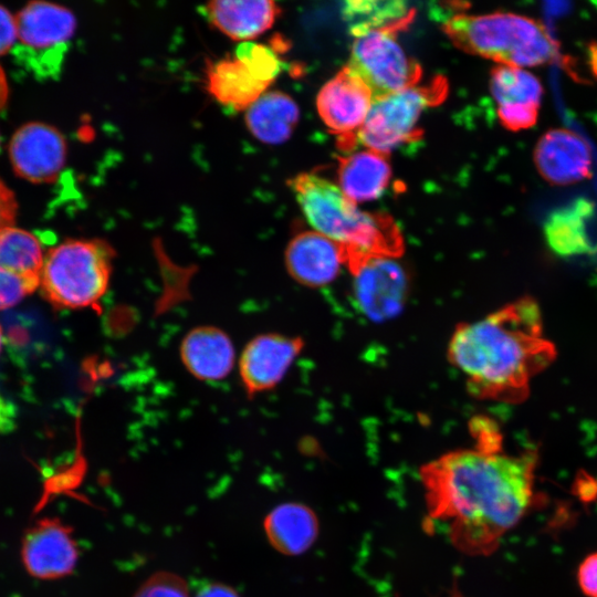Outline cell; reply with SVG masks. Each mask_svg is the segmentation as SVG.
<instances>
[{"mask_svg": "<svg viewBox=\"0 0 597 597\" xmlns=\"http://www.w3.org/2000/svg\"><path fill=\"white\" fill-rule=\"evenodd\" d=\"M536 453L481 448L448 451L423 463L427 524L444 525L450 543L470 556H488L525 515L534 495Z\"/></svg>", "mask_w": 597, "mask_h": 597, "instance_id": "obj_1", "label": "cell"}, {"mask_svg": "<svg viewBox=\"0 0 597 597\" xmlns=\"http://www.w3.org/2000/svg\"><path fill=\"white\" fill-rule=\"evenodd\" d=\"M447 357L472 397L519 404L532 379L554 362L556 349L544 336L537 302L523 296L481 320L458 324Z\"/></svg>", "mask_w": 597, "mask_h": 597, "instance_id": "obj_2", "label": "cell"}, {"mask_svg": "<svg viewBox=\"0 0 597 597\" xmlns=\"http://www.w3.org/2000/svg\"><path fill=\"white\" fill-rule=\"evenodd\" d=\"M287 184L313 229L339 245L350 274L369 259L402 254L401 231L388 213L359 210L341 188L312 172Z\"/></svg>", "mask_w": 597, "mask_h": 597, "instance_id": "obj_3", "label": "cell"}, {"mask_svg": "<svg viewBox=\"0 0 597 597\" xmlns=\"http://www.w3.org/2000/svg\"><path fill=\"white\" fill-rule=\"evenodd\" d=\"M443 30L460 50L514 67L552 62L558 46L538 20L512 12L457 14Z\"/></svg>", "mask_w": 597, "mask_h": 597, "instance_id": "obj_4", "label": "cell"}, {"mask_svg": "<svg viewBox=\"0 0 597 597\" xmlns=\"http://www.w3.org/2000/svg\"><path fill=\"white\" fill-rule=\"evenodd\" d=\"M114 258L106 240H65L45 254L42 295L56 308L97 306L108 290Z\"/></svg>", "mask_w": 597, "mask_h": 597, "instance_id": "obj_5", "label": "cell"}, {"mask_svg": "<svg viewBox=\"0 0 597 597\" xmlns=\"http://www.w3.org/2000/svg\"><path fill=\"white\" fill-rule=\"evenodd\" d=\"M11 53L38 80H56L70 49L76 20L72 11L44 1L28 3L17 15Z\"/></svg>", "mask_w": 597, "mask_h": 597, "instance_id": "obj_6", "label": "cell"}, {"mask_svg": "<svg viewBox=\"0 0 597 597\" xmlns=\"http://www.w3.org/2000/svg\"><path fill=\"white\" fill-rule=\"evenodd\" d=\"M448 83L441 75L430 82L406 88L373 102L360 128L353 136V145L386 154L394 148L420 138L417 126L422 113L439 105L447 96Z\"/></svg>", "mask_w": 597, "mask_h": 597, "instance_id": "obj_7", "label": "cell"}, {"mask_svg": "<svg viewBox=\"0 0 597 597\" xmlns=\"http://www.w3.org/2000/svg\"><path fill=\"white\" fill-rule=\"evenodd\" d=\"M396 29L369 31L353 43L349 67L370 90L373 102L417 85L418 62L397 41Z\"/></svg>", "mask_w": 597, "mask_h": 597, "instance_id": "obj_8", "label": "cell"}, {"mask_svg": "<svg viewBox=\"0 0 597 597\" xmlns=\"http://www.w3.org/2000/svg\"><path fill=\"white\" fill-rule=\"evenodd\" d=\"M358 308L374 322L397 316L409 293V275L394 258H373L353 275Z\"/></svg>", "mask_w": 597, "mask_h": 597, "instance_id": "obj_9", "label": "cell"}, {"mask_svg": "<svg viewBox=\"0 0 597 597\" xmlns=\"http://www.w3.org/2000/svg\"><path fill=\"white\" fill-rule=\"evenodd\" d=\"M21 557L31 576L59 579L73 573L78 561V546L71 527L59 519L45 517L24 534Z\"/></svg>", "mask_w": 597, "mask_h": 597, "instance_id": "obj_10", "label": "cell"}, {"mask_svg": "<svg viewBox=\"0 0 597 597\" xmlns=\"http://www.w3.org/2000/svg\"><path fill=\"white\" fill-rule=\"evenodd\" d=\"M305 346L300 336L279 333L261 334L244 347L239 359V374L248 396L273 389Z\"/></svg>", "mask_w": 597, "mask_h": 597, "instance_id": "obj_11", "label": "cell"}, {"mask_svg": "<svg viewBox=\"0 0 597 597\" xmlns=\"http://www.w3.org/2000/svg\"><path fill=\"white\" fill-rule=\"evenodd\" d=\"M9 154L13 170L29 181H54L66 160V142L55 127L29 123L13 135Z\"/></svg>", "mask_w": 597, "mask_h": 597, "instance_id": "obj_12", "label": "cell"}, {"mask_svg": "<svg viewBox=\"0 0 597 597\" xmlns=\"http://www.w3.org/2000/svg\"><path fill=\"white\" fill-rule=\"evenodd\" d=\"M490 90L500 123L507 130L520 132L536 124L543 85L533 73L499 64L491 71Z\"/></svg>", "mask_w": 597, "mask_h": 597, "instance_id": "obj_13", "label": "cell"}, {"mask_svg": "<svg viewBox=\"0 0 597 597\" xmlns=\"http://www.w3.org/2000/svg\"><path fill=\"white\" fill-rule=\"evenodd\" d=\"M317 111L324 124L339 137L352 136L364 124L373 105L367 85L347 66L320 91Z\"/></svg>", "mask_w": 597, "mask_h": 597, "instance_id": "obj_14", "label": "cell"}, {"mask_svg": "<svg viewBox=\"0 0 597 597\" xmlns=\"http://www.w3.org/2000/svg\"><path fill=\"white\" fill-rule=\"evenodd\" d=\"M538 174L551 185L568 186L591 176V151L576 133L565 128L547 130L534 148Z\"/></svg>", "mask_w": 597, "mask_h": 597, "instance_id": "obj_15", "label": "cell"}, {"mask_svg": "<svg viewBox=\"0 0 597 597\" xmlns=\"http://www.w3.org/2000/svg\"><path fill=\"white\" fill-rule=\"evenodd\" d=\"M285 266L301 285L322 287L332 283L344 266L339 245L314 231H302L291 239L285 250Z\"/></svg>", "mask_w": 597, "mask_h": 597, "instance_id": "obj_16", "label": "cell"}, {"mask_svg": "<svg viewBox=\"0 0 597 597\" xmlns=\"http://www.w3.org/2000/svg\"><path fill=\"white\" fill-rule=\"evenodd\" d=\"M199 12L219 32L242 43L269 30L280 8L268 0H216L200 6Z\"/></svg>", "mask_w": 597, "mask_h": 597, "instance_id": "obj_17", "label": "cell"}, {"mask_svg": "<svg viewBox=\"0 0 597 597\" xmlns=\"http://www.w3.org/2000/svg\"><path fill=\"white\" fill-rule=\"evenodd\" d=\"M206 83L211 97L235 112H245L271 85L235 55L210 63Z\"/></svg>", "mask_w": 597, "mask_h": 597, "instance_id": "obj_18", "label": "cell"}, {"mask_svg": "<svg viewBox=\"0 0 597 597\" xmlns=\"http://www.w3.org/2000/svg\"><path fill=\"white\" fill-rule=\"evenodd\" d=\"M180 356L187 370L200 380H220L234 365V348L221 328L200 326L192 328L182 339Z\"/></svg>", "mask_w": 597, "mask_h": 597, "instance_id": "obj_19", "label": "cell"}, {"mask_svg": "<svg viewBox=\"0 0 597 597\" xmlns=\"http://www.w3.org/2000/svg\"><path fill=\"white\" fill-rule=\"evenodd\" d=\"M263 528L274 549L283 555L296 556L312 547L318 536L320 523L310 506L287 502L275 506L265 516Z\"/></svg>", "mask_w": 597, "mask_h": 597, "instance_id": "obj_20", "label": "cell"}, {"mask_svg": "<svg viewBox=\"0 0 597 597\" xmlns=\"http://www.w3.org/2000/svg\"><path fill=\"white\" fill-rule=\"evenodd\" d=\"M390 176L386 154L367 149L339 158L341 190L355 203L378 198L386 189Z\"/></svg>", "mask_w": 597, "mask_h": 597, "instance_id": "obj_21", "label": "cell"}, {"mask_svg": "<svg viewBox=\"0 0 597 597\" xmlns=\"http://www.w3.org/2000/svg\"><path fill=\"white\" fill-rule=\"evenodd\" d=\"M298 107L294 100L280 91L265 92L244 114L245 126L258 140L277 145L286 142L297 122Z\"/></svg>", "mask_w": 597, "mask_h": 597, "instance_id": "obj_22", "label": "cell"}, {"mask_svg": "<svg viewBox=\"0 0 597 597\" xmlns=\"http://www.w3.org/2000/svg\"><path fill=\"white\" fill-rule=\"evenodd\" d=\"M593 205L586 199L553 211L544 224L549 247L558 254L574 255L589 251L585 220L591 214Z\"/></svg>", "mask_w": 597, "mask_h": 597, "instance_id": "obj_23", "label": "cell"}, {"mask_svg": "<svg viewBox=\"0 0 597 597\" xmlns=\"http://www.w3.org/2000/svg\"><path fill=\"white\" fill-rule=\"evenodd\" d=\"M342 15L356 38L383 29L404 30L413 19L415 10L404 1L352 0L343 4Z\"/></svg>", "mask_w": 597, "mask_h": 597, "instance_id": "obj_24", "label": "cell"}, {"mask_svg": "<svg viewBox=\"0 0 597 597\" xmlns=\"http://www.w3.org/2000/svg\"><path fill=\"white\" fill-rule=\"evenodd\" d=\"M45 255L38 237L13 226L0 230V269L41 281Z\"/></svg>", "mask_w": 597, "mask_h": 597, "instance_id": "obj_25", "label": "cell"}, {"mask_svg": "<svg viewBox=\"0 0 597 597\" xmlns=\"http://www.w3.org/2000/svg\"><path fill=\"white\" fill-rule=\"evenodd\" d=\"M234 55L250 65L264 81L272 84L281 71V61L269 46L252 41L240 43Z\"/></svg>", "mask_w": 597, "mask_h": 597, "instance_id": "obj_26", "label": "cell"}, {"mask_svg": "<svg viewBox=\"0 0 597 597\" xmlns=\"http://www.w3.org/2000/svg\"><path fill=\"white\" fill-rule=\"evenodd\" d=\"M133 597H190L186 580L170 572L149 576Z\"/></svg>", "mask_w": 597, "mask_h": 597, "instance_id": "obj_27", "label": "cell"}, {"mask_svg": "<svg viewBox=\"0 0 597 597\" xmlns=\"http://www.w3.org/2000/svg\"><path fill=\"white\" fill-rule=\"evenodd\" d=\"M39 285L38 280L22 277L0 269V310L14 306Z\"/></svg>", "mask_w": 597, "mask_h": 597, "instance_id": "obj_28", "label": "cell"}, {"mask_svg": "<svg viewBox=\"0 0 597 597\" xmlns=\"http://www.w3.org/2000/svg\"><path fill=\"white\" fill-rule=\"evenodd\" d=\"M578 584L588 597H597V552L588 555L578 568Z\"/></svg>", "mask_w": 597, "mask_h": 597, "instance_id": "obj_29", "label": "cell"}, {"mask_svg": "<svg viewBox=\"0 0 597 597\" xmlns=\"http://www.w3.org/2000/svg\"><path fill=\"white\" fill-rule=\"evenodd\" d=\"M17 40L15 17L0 6V55L11 51Z\"/></svg>", "mask_w": 597, "mask_h": 597, "instance_id": "obj_30", "label": "cell"}, {"mask_svg": "<svg viewBox=\"0 0 597 597\" xmlns=\"http://www.w3.org/2000/svg\"><path fill=\"white\" fill-rule=\"evenodd\" d=\"M17 202L12 191L0 180V230L13 226Z\"/></svg>", "mask_w": 597, "mask_h": 597, "instance_id": "obj_31", "label": "cell"}, {"mask_svg": "<svg viewBox=\"0 0 597 597\" xmlns=\"http://www.w3.org/2000/svg\"><path fill=\"white\" fill-rule=\"evenodd\" d=\"M195 597H240L234 588L222 583H207L202 585Z\"/></svg>", "mask_w": 597, "mask_h": 597, "instance_id": "obj_32", "label": "cell"}, {"mask_svg": "<svg viewBox=\"0 0 597 597\" xmlns=\"http://www.w3.org/2000/svg\"><path fill=\"white\" fill-rule=\"evenodd\" d=\"M15 408L12 402L0 395V434L10 432L15 422Z\"/></svg>", "mask_w": 597, "mask_h": 597, "instance_id": "obj_33", "label": "cell"}, {"mask_svg": "<svg viewBox=\"0 0 597 597\" xmlns=\"http://www.w3.org/2000/svg\"><path fill=\"white\" fill-rule=\"evenodd\" d=\"M7 97V85L3 72L0 67V107L3 105Z\"/></svg>", "mask_w": 597, "mask_h": 597, "instance_id": "obj_34", "label": "cell"}, {"mask_svg": "<svg viewBox=\"0 0 597 597\" xmlns=\"http://www.w3.org/2000/svg\"><path fill=\"white\" fill-rule=\"evenodd\" d=\"M450 597H462V595L459 591H453Z\"/></svg>", "mask_w": 597, "mask_h": 597, "instance_id": "obj_35", "label": "cell"}, {"mask_svg": "<svg viewBox=\"0 0 597 597\" xmlns=\"http://www.w3.org/2000/svg\"><path fill=\"white\" fill-rule=\"evenodd\" d=\"M1 346H2V329H1V326H0V349H1Z\"/></svg>", "mask_w": 597, "mask_h": 597, "instance_id": "obj_36", "label": "cell"}]
</instances>
